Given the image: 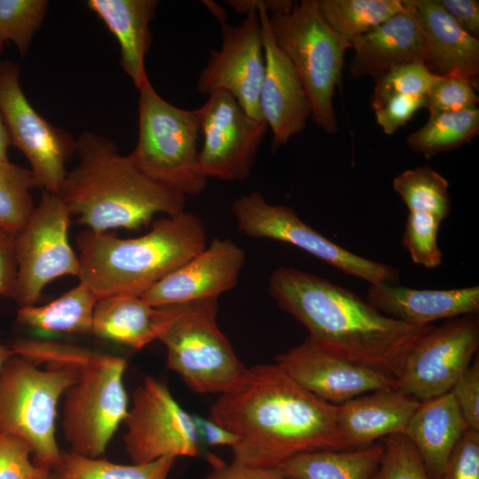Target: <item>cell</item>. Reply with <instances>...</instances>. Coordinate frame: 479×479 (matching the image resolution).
I'll return each instance as SVG.
<instances>
[{"label": "cell", "instance_id": "obj_1", "mask_svg": "<svg viewBox=\"0 0 479 479\" xmlns=\"http://www.w3.org/2000/svg\"><path fill=\"white\" fill-rule=\"evenodd\" d=\"M209 420L237 436L233 459L250 466L278 467L303 452L354 449L339 429L336 405L277 363L247 368L212 404Z\"/></svg>", "mask_w": 479, "mask_h": 479}, {"label": "cell", "instance_id": "obj_2", "mask_svg": "<svg viewBox=\"0 0 479 479\" xmlns=\"http://www.w3.org/2000/svg\"><path fill=\"white\" fill-rule=\"evenodd\" d=\"M268 290L317 345L395 378L412 346L434 327L389 318L352 291L293 267L274 270Z\"/></svg>", "mask_w": 479, "mask_h": 479}, {"label": "cell", "instance_id": "obj_3", "mask_svg": "<svg viewBox=\"0 0 479 479\" xmlns=\"http://www.w3.org/2000/svg\"><path fill=\"white\" fill-rule=\"evenodd\" d=\"M75 153L78 163L67 172L58 195L87 230H137L157 214L185 212L184 194L144 174L111 139L85 131Z\"/></svg>", "mask_w": 479, "mask_h": 479}, {"label": "cell", "instance_id": "obj_4", "mask_svg": "<svg viewBox=\"0 0 479 479\" xmlns=\"http://www.w3.org/2000/svg\"><path fill=\"white\" fill-rule=\"evenodd\" d=\"M80 283L98 301L141 296L207 246L202 220L190 212L156 220L139 237L122 239L90 230L76 238Z\"/></svg>", "mask_w": 479, "mask_h": 479}, {"label": "cell", "instance_id": "obj_5", "mask_svg": "<svg viewBox=\"0 0 479 479\" xmlns=\"http://www.w3.org/2000/svg\"><path fill=\"white\" fill-rule=\"evenodd\" d=\"M16 355L35 362L71 365L77 376L64 393L62 429L71 451L98 458L128 413L126 360L119 356L41 339H20Z\"/></svg>", "mask_w": 479, "mask_h": 479}, {"label": "cell", "instance_id": "obj_6", "mask_svg": "<svg viewBox=\"0 0 479 479\" xmlns=\"http://www.w3.org/2000/svg\"><path fill=\"white\" fill-rule=\"evenodd\" d=\"M40 365L14 354L0 371V434L25 441L34 463L54 471L62 458L55 436L57 405L75 382L77 369Z\"/></svg>", "mask_w": 479, "mask_h": 479}, {"label": "cell", "instance_id": "obj_7", "mask_svg": "<svg viewBox=\"0 0 479 479\" xmlns=\"http://www.w3.org/2000/svg\"><path fill=\"white\" fill-rule=\"evenodd\" d=\"M272 37L297 72L315 122L326 133L338 130L333 106L350 43L325 20L318 0H302L281 14L269 15Z\"/></svg>", "mask_w": 479, "mask_h": 479}, {"label": "cell", "instance_id": "obj_8", "mask_svg": "<svg viewBox=\"0 0 479 479\" xmlns=\"http://www.w3.org/2000/svg\"><path fill=\"white\" fill-rule=\"evenodd\" d=\"M138 91L137 141L129 157L152 179L185 196L199 195L206 189L208 178L199 169L197 109L170 104L151 82Z\"/></svg>", "mask_w": 479, "mask_h": 479}, {"label": "cell", "instance_id": "obj_9", "mask_svg": "<svg viewBox=\"0 0 479 479\" xmlns=\"http://www.w3.org/2000/svg\"><path fill=\"white\" fill-rule=\"evenodd\" d=\"M218 297L177 304L157 340L167 349V365L198 393L223 394L247 367L216 324Z\"/></svg>", "mask_w": 479, "mask_h": 479}, {"label": "cell", "instance_id": "obj_10", "mask_svg": "<svg viewBox=\"0 0 479 479\" xmlns=\"http://www.w3.org/2000/svg\"><path fill=\"white\" fill-rule=\"evenodd\" d=\"M232 213L239 232L247 237L291 244L370 285L394 284L399 280L396 267L365 258L335 244L305 224L292 208L270 204L258 192L236 199Z\"/></svg>", "mask_w": 479, "mask_h": 479}, {"label": "cell", "instance_id": "obj_11", "mask_svg": "<svg viewBox=\"0 0 479 479\" xmlns=\"http://www.w3.org/2000/svg\"><path fill=\"white\" fill-rule=\"evenodd\" d=\"M70 217L59 195L43 191L39 204L16 234L18 271L12 298L20 308L35 305L53 279L79 276V258L68 240Z\"/></svg>", "mask_w": 479, "mask_h": 479}, {"label": "cell", "instance_id": "obj_12", "mask_svg": "<svg viewBox=\"0 0 479 479\" xmlns=\"http://www.w3.org/2000/svg\"><path fill=\"white\" fill-rule=\"evenodd\" d=\"M20 75L15 63L0 61V113L12 145L27 159L38 186L58 195L76 139L35 111L22 90Z\"/></svg>", "mask_w": 479, "mask_h": 479}, {"label": "cell", "instance_id": "obj_13", "mask_svg": "<svg viewBox=\"0 0 479 479\" xmlns=\"http://www.w3.org/2000/svg\"><path fill=\"white\" fill-rule=\"evenodd\" d=\"M123 422L124 447L134 464L198 455L200 440L192 415L178 404L165 384L153 377H146L134 390Z\"/></svg>", "mask_w": 479, "mask_h": 479}, {"label": "cell", "instance_id": "obj_14", "mask_svg": "<svg viewBox=\"0 0 479 479\" xmlns=\"http://www.w3.org/2000/svg\"><path fill=\"white\" fill-rule=\"evenodd\" d=\"M479 347L477 315L448 319L422 335L404 357L398 389L425 401L451 391Z\"/></svg>", "mask_w": 479, "mask_h": 479}, {"label": "cell", "instance_id": "obj_15", "mask_svg": "<svg viewBox=\"0 0 479 479\" xmlns=\"http://www.w3.org/2000/svg\"><path fill=\"white\" fill-rule=\"evenodd\" d=\"M197 112L203 136L198 157L200 173L224 181L247 178L268 128L266 122L251 118L224 90L209 94Z\"/></svg>", "mask_w": 479, "mask_h": 479}, {"label": "cell", "instance_id": "obj_16", "mask_svg": "<svg viewBox=\"0 0 479 479\" xmlns=\"http://www.w3.org/2000/svg\"><path fill=\"white\" fill-rule=\"evenodd\" d=\"M221 49L211 50L207 66L197 80L206 95L224 90L232 95L253 119L262 118L259 97L265 71L263 35L257 11L239 24H222Z\"/></svg>", "mask_w": 479, "mask_h": 479}, {"label": "cell", "instance_id": "obj_17", "mask_svg": "<svg viewBox=\"0 0 479 479\" xmlns=\"http://www.w3.org/2000/svg\"><path fill=\"white\" fill-rule=\"evenodd\" d=\"M276 363L301 387L335 405L399 386L394 376L339 357L310 338L278 355Z\"/></svg>", "mask_w": 479, "mask_h": 479}, {"label": "cell", "instance_id": "obj_18", "mask_svg": "<svg viewBox=\"0 0 479 479\" xmlns=\"http://www.w3.org/2000/svg\"><path fill=\"white\" fill-rule=\"evenodd\" d=\"M266 5L267 0L241 2L245 12L257 11L261 22L265 71L259 106L272 132V147L277 148L305 128L311 106L297 72L272 37Z\"/></svg>", "mask_w": 479, "mask_h": 479}, {"label": "cell", "instance_id": "obj_19", "mask_svg": "<svg viewBox=\"0 0 479 479\" xmlns=\"http://www.w3.org/2000/svg\"><path fill=\"white\" fill-rule=\"evenodd\" d=\"M244 263L245 252L237 243L216 238L140 297L154 307L219 297L237 285Z\"/></svg>", "mask_w": 479, "mask_h": 479}, {"label": "cell", "instance_id": "obj_20", "mask_svg": "<svg viewBox=\"0 0 479 479\" xmlns=\"http://www.w3.org/2000/svg\"><path fill=\"white\" fill-rule=\"evenodd\" d=\"M404 3L403 12L350 42L349 70L353 77L371 76L375 81L403 65L426 64L423 34L408 1Z\"/></svg>", "mask_w": 479, "mask_h": 479}, {"label": "cell", "instance_id": "obj_21", "mask_svg": "<svg viewBox=\"0 0 479 479\" xmlns=\"http://www.w3.org/2000/svg\"><path fill=\"white\" fill-rule=\"evenodd\" d=\"M366 302L383 315L413 326H427L479 312V287L447 290L414 289L389 283L370 285Z\"/></svg>", "mask_w": 479, "mask_h": 479}, {"label": "cell", "instance_id": "obj_22", "mask_svg": "<svg viewBox=\"0 0 479 479\" xmlns=\"http://www.w3.org/2000/svg\"><path fill=\"white\" fill-rule=\"evenodd\" d=\"M424 36L426 66L439 76L474 84L479 75V40L464 31L438 0H407Z\"/></svg>", "mask_w": 479, "mask_h": 479}, {"label": "cell", "instance_id": "obj_23", "mask_svg": "<svg viewBox=\"0 0 479 479\" xmlns=\"http://www.w3.org/2000/svg\"><path fill=\"white\" fill-rule=\"evenodd\" d=\"M420 404L398 389H380L336 405V420L343 437L357 449L381 437L404 435Z\"/></svg>", "mask_w": 479, "mask_h": 479}, {"label": "cell", "instance_id": "obj_24", "mask_svg": "<svg viewBox=\"0 0 479 479\" xmlns=\"http://www.w3.org/2000/svg\"><path fill=\"white\" fill-rule=\"evenodd\" d=\"M156 0H89L93 12L115 36L121 49V66L137 90L150 83L145 59L152 36L150 23Z\"/></svg>", "mask_w": 479, "mask_h": 479}, {"label": "cell", "instance_id": "obj_25", "mask_svg": "<svg viewBox=\"0 0 479 479\" xmlns=\"http://www.w3.org/2000/svg\"><path fill=\"white\" fill-rule=\"evenodd\" d=\"M468 428L451 391L421 401L404 436L417 449L430 479H438L452 452Z\"/></svg>", "mask_w": 479, "mask_h": 479}, {"label": "cell", "instance_id": "obj_26", "mask_svg": "<svg viewBox=\"0 0 479 479\" xmlns=\"http://www.w3.org/2000/svg\"><path fill=\"white\" fill-rule=\"evenodd\" d=\"M176 305L154 307L140 296L100 299L93 314V334L140 349L157 340L173 317Z\"/></svg>", "mask_w": 479, "mask_h": 479}, {"label": "cell", "instance_id": "obj_27", "mask_svg": "<svg viewBox=\"0 0 479 479\" xmlns=\"http://www.w3.org/2000/svg\"><path fill=\"white\" fill-rule=\"evenodd\" d=\"M382 455L380 444L352 450L313 451L290 458L280 467L293 479H371Z\"/></svg>", "mask_w": 479, "mask_h": 479}, {"label": "cell", "instance_id": "obj_28", "mask_svg": "<svg viewBox=\"0 0 479 479\" xmlns=\"http://www.w3.org/2000/svg\"><path fill=\"white\" fill-rule=\"evenodd\" d=\"M98 299L80 283L59 298L41 306L20 307L16 321L31 329L59 334H91Z\"/></svg>", "mask_w": 479, "mask_h": 479}, {"label": "cell", "instance_id": "obj_29", "mask_svg": "<svg viewBox=\"0 0 479 479\" xmlns=\"http://www.w3.org/2000/svg\"><path fill=\"white\" fill-rule=\"evenodd\" d=\"M326 23L349 43L405 8L404 0H318Z\"/></svg>", "mask_w": 479, "mask_h": 479}, {"label": "cell", "instance_id": "obj_30", "mask_svg": "<svg viewBox=\"0 0 479 479\" xmlns=\"http://www.w3.org/2000/svg\"><path fill=\"white\" fill-rule=\"evenodd\" d=\"M479 132L478 107L460 112L430 114L428 122L411 134L408 146L427 158L469 143Z\"/></svg>", "mask_w": 479, "mask_h": 479}, {"label": "cell", "instance_id": "obj_31", "mask_svg": "<svg viewBox=\"0 0 479 479\" xmlns=\"http://www.w3.org/2000/svg\"><path fill=\"white\" fill-rule=\"evenodd\" d=\"M176 459L162 457L145 464L123 465L70 451L62 452L60 464L54 472L59 479H168Z\"/></svg>", "mask_w": 479, "mask_h": 479}, {"label": "cell", "instance_id": "obj_32", "mask_svg": "<svg viewBox=\"0 0 479 479\" xmlns=\"http://www.w3.org/2000/svg\"><path fill=\"white\" fill-rule=\"evenodd\" d=\"M393 189L410 212H426L444 220L452 211L449 182L428 165L397 176Z\"/></svg>", "mask_w": 479, "mask_h": 479}, {"label": "cell", "instance_id": "obj_33", "mask_svg": "<svg viewBox=\"0 0 479 479\" xmlns=\"http://www.w3.org/2000/svg\"><path fill=\"white\" fill-rule=\"evenodd\" d=\"M37 182L28 169L0 163V226L18 234L35 209L30 191Z\"/></svg>", "mask_w": 479, "mask_h": 479}, {"label": "cell", "instance_id": "obj_34", "mask_svg": "<svg viewBox=\"0 0 479 479\" xmlns=\"http://www.w3.org/2000/svg\"><path fill=\"white\" fill-rule=\"evenodd\" d=\"M46 0H0V35L25 57L47 13Z\"/></svg>", "mask_w": 479, "mask_h": 479}, {"label": "cell", "instance_id": "obj_35", "mask_svg": "<svg viewBox=\"0 0 479 479\" xmlns=\"http://www.w3.org/2000/svg\"><path fill=\"white\" fill-rule=\"evenodd\" d=\"M440 78L425 63H410L394 68L375 80L371 100L373 111L397 95L425 97Z\"/></svg>", "mask_w": 479, "mask_h": 479}, {"label": "cell", "instance_id": "obj_36", "mask_svg": "<svg viewBox=\"0 0 479 479\" xmlns=\"http://www.w3.org/2000/svg\"><path fill=\"white\" fill-rule=\"evenodd\" d=\"M443 220L426 212H410L402 243L413 263L428 269L439 266L442 252L437 245V233Z\"/></svg>", "mask_w": 479, "mask_h": 479}, {"label": "cell", "instance_id": "obj_37", "mask_svg": "<svg viewBox=\"0 0 479 479\" xmlns=\"http://www.w3.org/2000/svg\"><path fill=\"white\" fill-rule=\"evenodd\" d=\"M383 455L371 479H430L412 443L404 435L385 437Z\"/></svg>", "mask_w": 479, "mask_h": 479}, {"label": "cell", "instance_id": "obj_38", "mask_svg": "<svg viewBox=\"0 0 479 479\" xmlns=\"http://www.w3.org/2000/svg\"><path fill=\"white\" fill-rule=\"evenodd\" d=\"M475 84L458 76H441L425 96V107L430 114L460 112L477 107Z\"/></svg>", "mask_w": 479, "mask_h": 479}, {"label": "cell", "instance_id": "obj_39", "mask_svg": "<svg viewBox=\"0 0 479 479\" xmlns=\"http://www.w3.org/2000/svg\"><path fill=\"white\" fill-rule=\"evenodd\" d=\"M31 454L22 439L0 434V479H44L51 470L35 465Z\"/></svg>", "mask_w": 479, "mask_h": 479}, {"label": "cell", "instance_id": "obj_40", "mask_svg": "<svg viewBox=\"0 0 479 479\" xmlns=\"http://www.w3.org/2000/svg\"><path fill=\"white\" fill-rule=\"evenodd\" d=\"M438 479H479V431L466 430Z\"/></svg>", "mask_w": 479, "mask_h": 479}, {"label": "cell", "instance_id": "obj_41", "mask_svg": "<svg viewBox=\"0 0 479 479\" xmlns=\"http://www.w3.org/2000/svg\"><path fill=\"white\" fill-rule=\"evenodd\" d=\"M451 392L468 428L479 431V362L477 358L457 381Z\"/></svg>", "mask_w": 479, "mask_h": 479}, {"label": "cell", "instance_id": "obj_42", "mask_svg": "<svg viewBox=\"0 0 479 479\" xmlns=\"http://www.w3.org/2000/svg\"><path fill=\"white\" fill-rule=\"evenodd\" d=\"M424 107L425 97L397 95L374 111L376 122L385 134L392 135Z\"/></svg>", "mask_w": 479, "mask_h": 479}, {"label": "cell", "instance_id": "obj_43", "mask_svg": "<svg viewBox=\"0 0 479 479\" xmlns=\"http://www.w3.org/2000/svg\"><path fill=\"white\" fill-rule=\"evenodd\" d=\"M209 460L213 465V470L205 479H288L280 467L250 466L234 459L230 464H226L213 456Z\"/></svg>", "mask_w": 479, "mask_h": 479}, {"label": "cell", "instance_id": "obj_44", "mask_svg": "<svg viewBox=\"0 0 479 479\" xmlns=\"http://www.w3.org/2000/svg\"><path fill=\"white\" fill-rule=\"evenodd\" d=\"M16 234L0 226V296L12 297L17 279Z\"/></svg>", "mask_w": 479, "mask_h": 479}, {"label": "cell", "instance_id": "obj_45", "mask_svg": "<svg viewBox=\"0 0 479 479\" xmlns=\"http://www.w3.org/2000/svg\"><path fill=\"white\" fill-rule=\"evenodd\" d=\"M438 2L464 31L478 39L479 2L477 0H438Z\"/></svg>", "mask_w": 479, "mask_h": 479}, {"label": "cell", "instance_id": "obj_46", "mask_svg": "<svg viewBox=\"0 0 479 479\" xmlns=\"http://www.w3.org/2000/svg\"><path fill=\"white\" fill-rule=\"evenodd\" d=\"M193 423L200 439L209 445H227L232 448L237 444V436L211 420L192 415Z\"/></svg>", "mask_w": 479, "mask_h": 479}, {"label": "cell", "instance_id": "obj_47", "mask_svg": "<svg viewBox=\"0 0 479 479\" xmlns=\"http://www.w3.org/2000/svg\"><path fill=\"white\" fill-rule=\"evenodd\" d=\"M10 145H12L11 138L0 113V163L9 161L7 157V148Z\"/></svg>", "mask_w": 479, "mask_h": 479}, {"label": "cell", "instance_id": "obj_48", "mask_svg": "<svg viewBox=\"0 0 479 479\" xmlns=\"http://www.w3.org/2000/svg\"><path fill=\"white\" fill-rule=\"evenodd\" d=\"M14 355L11 346H7L0 342V371L6 361Z\"/></svg>", "mask_w": 479, "mask_h": 479}, {"label": "cell", "instance_id": "obj_49", "mask_svg": "<svg viewBox=\"0 0 479 479\" xmlns=\"http://www.w3.org/2000/svg\"><path fill=\"white\" fill-rule=\"evenodd\" d=\"M44 479H59L54 471H51Z\"/></svg>", "mask_w": 479, "mask_h": 479}, {"label": "cell", "instance_id": "obj_50", "mask_svg": "<svg viewBox=\"0 0 479 479\" xmlns=\"http://www.w3.org/2000/svg\"><path fill=\"white\" fill-rule=\"evenodd\" d=\"M4 41L3 40V38L0 35V55L2 54V52L4 51Z\"/></svg>", "mask_w": 479, "mask_h": 479}, {"label": "cell", "instance_id": "obj_51", "mask_svg": "<svg viewBox=\"0 0 479 479\" xmlns=\"http://www.w3.org/2000/svg\"><path fill=\"white\" fill-rule=\"evenodd\" d=\"M288 479H293V478L288 477Z\"/></svg>", "mask_w": 479, "mask_h": 479}]
</instances>
